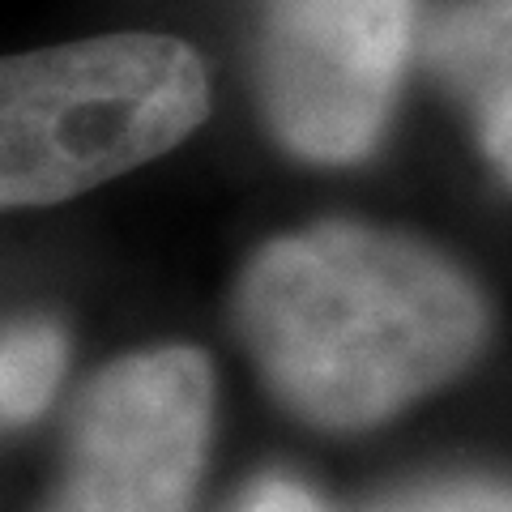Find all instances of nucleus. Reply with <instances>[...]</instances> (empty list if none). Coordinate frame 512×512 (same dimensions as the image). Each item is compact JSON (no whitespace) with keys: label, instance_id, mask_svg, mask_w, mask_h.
Returning a JSON list of instances; mask_svg holds the SVG:
<instances>
[{"label":"nucleus","instance_id":"obj_8","mask_svg":"<svg viewBox=\"0 0 512 512\" xmlns=\"http://www.w3.org/2000/svg\"><path fill=\"white\" fill-rule=\"evenodd\" d=\"M235 512H320V504L295 478H265L239 500Z\"/></svg>","mask_w":512,"mask_h":512},{"label":"nucleus","instance_id":"obj_2","mask_svg":"<svg viewBox=\"0 0 512 512\" xmlns=\"http://www.w3.org/2000/svg\"><path fill=\"white\" fill-rule=\"evenodd\" d=\"M210 116L197 47L124 30L9 56L0 73V201L60 205L188 141Z\"/></svg>","mask_w":512,"mask_h":512},{"label":"nucleus","instance_id":"obj_5","mask_svg":"<svg viewBox=\"0 0 512 512\" xmlns=\"http://www.w3.org/2000/svg\"><path fill=\"white\" fill-rule=\"evenodd\" d=\"M427 64L512 184V0H448L427 35Z\"/></svg>","mask_w":512,"mask_h":512},{"label":"nucleus","instance_id":"obj_1","mask_svg":"<svg viewBox=\"0 0 512 512\" xmlns=\"http://www.w3.org/2000/svg\"><path fill=\"white\" fill-rule=\"evenodd\" d=\"M235 329L295 419L363 431L466 372L491 312L431 244L333 218L252 256L235 286Z\"/></svg>","mask_w":512,"mask_h":512},{"label":"nucleus","instance_id":"obj_7","mask_svg":"<svg viewBox=\"0 0 512 512\" xmlns=\"http://www.w3.org/2000/svg\"><path fill=\"white\" fill-rule=\"evenodd\" d=\"M376 512H512V487L483 483V478H453V483L419 487Z\"/></svg>","mask_w":512,"mask_h":512},{"label":"nucleus","instance_id":"obj_3","mask_svg":"<svg viewBox=\"0 0 512 512\" xmlns=\"http://www.w3.org/2000/svg\"><path fill=\"white\" fill-rule=\"evenodd\" d=\"M419 0H261L256 90L274 137L303 163L350 167L380 146Z\"/></svg>","mask_w":512,"mask_h":512},{"label":"nucleus","instance_id":"obj_6","mask_svg":"<svg viewBox=\"0 0 512 512\" xmlns=\"http://www.w3.org/2000/svg\"><path fill=\"white\" fill-rule=\"evenodd\" d=\"M64 355H69V346H64V333L52 320L26 316L5 329V346H0V410H5V427H26L47 410L64 376Z\"/></svg>","mask_w":512,"mask_h":512},{"label":"nucleus","instance_id":"obj_4","mask_svg":"<svg viewBox=\"0 0 512 512\" xmlns=\"http://www.w3.org/2000/svg\"><path fill=\"white\" fill-rule=\"evenodd\" d=\"M214 436V367L197 346L107 363L73 406L43 512H188Z\"/></svg>","mask_w":512,"mask_h":512}]
</instances>
